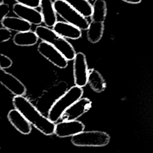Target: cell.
<instances>
[{
	"instance_id": "16",
	"label": "cell",
	"mask_w": 153,
	"mask_h": 153,
	"mask_svg": "<svg viewBox=\"0 0 153 153\" xmlns=\"http://www.w3.org/2000/svg\"><path fill=\"white\" fill-rule=\"evenodd\" d=\"M87 84L95 92L100 93L106 87V81L100 73L94 69H89Z\"/></svg>"
},
{
	"instance_id": "10",
	"label": "cell",
	"mask_w": 153,
	"mask_h": 153,
	"mask_svg": "<svg viewBox=\"0 0 153 153\" xmlns=\"http://www.w3.org/2000/svg\"><path fill=\"white\" fill-rule=\"evenodd\" d=\"M85 125L80 121L65 120L56 124L54 134L59 137L73 136L84 131Z\"/></svg>"
},
{
	"instance_id": "19",
	"label": "cell",
	"mask_w": 153,
	"mask_h": 153,
	"mask_svg": "<svg viewBox=\"0 0 153 153\" xmlns=\"http://www.w3.org/2000/svg\"><path fill=\"white\" fill-rule=\"evenodd\" d=\"M92 8L91 21L104 23L107 13L106 2L104 0H96L92 5Z\"/></svg>"
},
{
	"instance_id": "13",
	"label": "cell",
	"mask_w": 153,
	"mask_h": 153,
	"mask_svg": "<svg viewBox=\"0 0 153 153\" xmlns=\"http://www.w3.org/2000/svg\"><path fill=\"white\" fill-rule=\"evenodd\" d=\"M53 30L62 37L72 39H79L82 35L79 28L64 22H57L53 26Z\"/></svg>"
},
{
	"instance_id": "11",
	"label": "cell",
	"mask_w": 153,
	"mask_h": 153,
	"mask_svg": "<svg viewBox=\"0 0 153 153\" xmlns=\"http://www.w3.org/2000/svg\"><path fill=\"white\" fill-rule=\"evenodd\" d=\"M13 11L17 17L30 24L39 25L43 22L41 12L33 8L16 3L13 6Z\"/></svg>"
},
{
	"instance_id": "6",
	"label": "cell",
	"mask_w": 153,
	"mask_h": 153,
	"mask_svg": "<svg viewBox=\"0 0 153 153\" xmlns=\"http://www.w3.org/2000/svg\"><path fill=\"white\" fill-rule=\"evenodd\" d=\"M89 69L85 54L81 52L76 54L73 63V75L75 85L83 87L88 81Z\"/></svg>"
},
{
	"instance_id": "25",
	"label": "cell",
	"mask_w": 153,
	"mask_h": 153,
	"mask_svg": "<svg viewBox=\"0 0 153 153\" xmlns=\"http://www.w3.org/2000/svg\"><path fill=\"white\" fill-rule=\"evenodd\" d=\"M123 1H124L127 3H129V4H139L140 3L142 0H122Z\"/></svg>"
},
{
	"instance_id": "7",
	"label": "cell",
	"mask_w": 153,
	"mask_h": 153,
	"mask_svg": "<svg viewBox=\"0 0 153 153\" xmlns=\"http://www.w3.org/2000/svg\"><path fill=\"white\" fill-rule=\"evenodd\" d=\"M38 51L41 55L56 66L63 69L68 66V60L52 45L45 41L41 42L38 46Z\"/></svg>"
},
{
	"instance_id": "17",
	"label": "cell",
	"mask_w": 153,
	"mask_h": 153,
	"mask_svg": "<svg viewBox=\"0 0 153 153\" xmlns=\"http://www.w3.org/2000/svg\"><path fill=\"white\" fill-rule=\"evenodd\" d=\"M38 39L35 32L28 30L17 32L13 37V42L18 46H32L37 43Z\"/></svg>"
},
{
	"instance_id": "23",
	"label": "cell",
	"mask_w": 153,
	"mask_h": 153,
	"mask_svg": "<svg viewBox=\"0 0 153 153\" xmlns=\"http://www.w3.org/2000/svg\"><path fill=\"white\" fill-rule=\"evenodd\" d=\"M11 37L10 30L4 27L0 28V42H4L8 41Z\"/></svg>"
},
{
	"instance_id": "8",
	"label": "cell",
	"mask_w": 153,
	"mask_h": 153,
	"mask_svg": "<svg viewBox=\"0 0 153 153\" xmlns=\"http://www.w3.org/2000/svg\"><path fill=\"white\" fill-rule=\"evenodd\" d=\"M0 81L1 84L14 96H24L26 93L24 84L4 69H0Z\"/></svg>"
},
{
	"instance_id": "21",
	"label": "cell",
	"mask_w": 153,
	"mask_h": 153,
	"mask_svg": "<svg viewBox=\"0 0 153 153\" xmlns=\"http://www.w3.org/2000/svg\"><path fill=\"white\" fill-rule=\"evenodd\" d=\"M13 65L12 60L3 54L0 55V69H5L11 67Z\"/></svg>"
},
{
	"instance_id": "18",
	"label": "cell",
	"mask_w": 153,
	"mask_h": 153,
	"mask_svg": "<svg viewBox=\"0 0 153 153\" xmlns=\"http://www.w3.org/2000/svg\"><path fill=\"white\" fill-rule=\"evenodd\" d=\"M88 40L93 44L98 42L102 38L104 31V23L91 21L87 29Z\"/></svg>"
},
{
	"instance_id": "3",
	"label": "cell",
	"mask_w": 153,
	"mask_h": 153,
	"mask_svg": "<svg viewBox=\"0 0 153 153\" xmlns=\"http://www.w3.org/2000/svg\"><path fill=\"white\" fill-rule=\"evenodd\" d=\"M82 87L74 85L67 90L51 105L48 113V118L53 123L57 122L64 112L79 99L83 94Z\"/></svg>"
},
{
	"instance_id": "26",
	"label": "cell",
	"mask_w": 153,
	"mask_h": 153,
	"mask_svg": "<svg viewBox=\"0 0 153 153\" xmlns=\"http://www.w3.org/2000/svg\"><path fill=\"white\" fill-rule=\"evenodd\" d=\"M4 3H5L4 1V0H0V4H4Z\"/></svg>"
},
{
	"instance_id": "5",
	"label": "cell",
	"mask_w": 153,
	"mask_h": 153,
	"mask_svg": "<svg viewBox=\"0 0 153 153\" xmlns=\"http://www.w3.org/2000/svg\"><path fill=\"white\" fill-rule=\"evenodd\" d=\"M110 139L109 134L105 131H83L72 136L71 142L76 146L101 147L107 145Z\"/></svg>"
},
{
	"instance_id": "22",
	"label": "cell",
	"mask_w": 153,
	"mask_h": 153,
	"mask_svg": "<svg viewBox=\"0 0 153 153\" xmlns=\"http://www.w3.org/2000/svg\"><path fill=\"white\" fill-rule=\"evenodd\" d=\"M16 1L22 5L35 8L40 7L41 0H16Z\"/></svg>"
},
{
	"instance_id": "14",
	"label": "cell",
	"mask_w": 153,
	"mask_h": 153,
	"mask_svg": "<svg viewBox=\"0 0 153 153\" xmlns=\"http://www.w3.org/2000/svg\"><path fill=\"white\" fill-rule=\"evenodd\" d=\"M40 8L44 23L47 27H53L57 22L54 2L52 0H41Z\"/></svg>"
},
{
	"instance_id": "1",
	"label": "cell",
	"mask_w": 153,
	"mask_h": 153,
	"mask_svg": "<svg viewBox=\"0 0 153 153\" xmlns=\"http://www.w3.org/2000/svg\"><path fill=\"white\" fill-rule=\"evenodd\" d=\"M13 105L41 133L45 135L54 133V123L43 115L24 96H14L13 98Z\"/></svg>"
},
{
	"instance_id": "20",
	"label": "cell",
	"mask_w": 153,
	"mask_h": 153,
	"mask_svg": "<svg viewBox=\"0 0 153 153\" xmlns=\"http://www.w3.org/2000/svg\"><path fill=\"white\" fill-rule=\"evenodd\" d=\"M79 12L84 17H91L92 15V5L88 0H62Z\"/></svg>"
},
{
	"instance_id": "2",
	"label": "cell",
	"mask_w": 153,
	"mask_h": 153,
	"mask_svg": "<svg viewBox=\"0 0 153 153\" xmlns=\"http://www.w3.org/2000/svg\"><path fill=\"white\" fill-rule=\"evenodd\" d=\"M35 32L42 41L49 43L58 50L68 60H74L76 53L74 47L63 37L53 29L44 26H38Z\"/></svg>"
},
{
	"instance_id": "15",
	"label": "cell",
	"mask_w": 153,
	"mask_h": 153,
	"mask_svg": "<svg viewBox=\"0 0 153 153\" xmlns=\"http://www.w3.org/2000/svg\"><path fill=\"white\" fill-rule=\"evenodd\" d=\"M3 27L17 32L30 30L31 25L26 20L16 17L7 16L1 21Z\"/></svg>"
},
{
	"instance_id": "24",
	"label": "cell",
	"mask_w": 153,
	"mask_h": 153,
	"mask_svg": "<svg viewBox=\"0 0 153 153\" xmlns=\"http://www.w3.org/2000/svg\"><path fill=\"white\" fill-rule=\"evenodd\" d=\"M10 13V7L7 4H0V21L7 16Z\"/></svg>"
},
{
	"instance_id": "27",
	"label": "cell",
	"mask_w": 153,
	"mask_h": 153,
	"mask_svg": "<svg viewBox=\"0 0 153 153\" xmlns=\"http://www.w3.org/2000/svg\"></svg>"
},
{
	"instance_id": "9",
	"label": "cell",
	"mask_w": 153,
	"mask_h": 153,
	"mask_svg": "<svg viewBox=\"0 0 153 153\" xmlns=\"http://www.w3.org/2000/svg\"><path fill=\"white\" fill-rule=\"evenodd\" d=\"M91 104L88 98L81 97L64 112L60 119L63 121L77 120L90 109Z\"/></svg>"
},
{
	"instance_id": "12",
	"label": "cell",
	"mask_w": 153,
	"mask_h": 153,
	"mask_svg": "<svg viewBox=\"0 0 153 153\" xmlns=\"http://www.w3.org/2000/svg\"><path fill=\"white\" fill-rule=\"evenodd\" d=\"M7 118L11 125L20 133L29 134L32 131L31 124L17 109L10 110L7 114Z\"/></svg>"
},
{
	"instance_id": "4",
	"label": "cell",
	"mask_w": 153,
	"mask_h": 153,
	"mask_svg": "<svg viewBox=\"0 0 153 153\" xmlns=\"http://www.w3.org/2000/svg\"><path fill=\"white\" fill-rule=\"evenodd\" d=\"M54 6L57 14L66 22L78 27L81 30L88 29L89 23L86 17L68 4L62 0H56L54 2Z\"/></svg>"
}]
</instances>
